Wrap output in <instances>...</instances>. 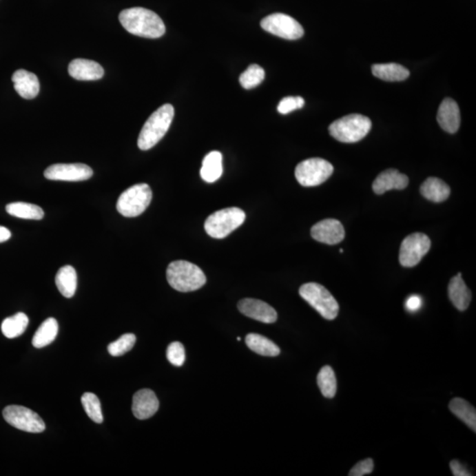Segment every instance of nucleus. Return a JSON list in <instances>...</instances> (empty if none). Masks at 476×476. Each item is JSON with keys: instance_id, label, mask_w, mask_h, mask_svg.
<instances>
[{"instance_id": "obj_1", "label": "nucleus", "mask_w": 476, "mask_h": 476, "mask_svg": "<svg viewBox=\"0 0 476 476\" xmlns=\"http://www.w3.org/2000/svg\"><path fill=\"white\" fill-rule=\"evenodd\" d=\"M119 21L129 33L146 39H159L166 31L159 15L146 8L125 9L119 14Z\"/></svg>"}, {"instance_id": "obj_2", "label": "nucleus", "mask_w": 476, "mask_h": 476, "mask_svg": "<svg viewBox=\"0 0 476 476\" xmlns=\"http://www.w3.org/2000/svg\"><path fill=\"white\" fill-rule=\"evenodd\" d=\"M175 110L172 104H165L149 116L145 123L138 138L141 150H149L156 146L167 134L174 118Z\"/></svg>"}, {"instance_id": "obj_3", "label": "nucleus", "mask_w": 476, "mask_h": 476, "mask_svg": "<svg viewBox=\"0 0 476 476\" xmlns=\"http://www.w3.org/2000/svg\"><path fill=\"white\" fill-rule=\"evenodd\" d=\"M167 280L173 289L180 292H191L206 284L203 271L196 265L185 260H176L167 269Z\"/></svg>"}, {"instance_id": "obj_4", "label": "nucleus", "mask_w": 476, "mask_h": 476, "mask_svg": "<svg viewBox=\"0 0 476 476\" xmlns=\"http://www.w3.org/2000/svg\"><path fill=\"white\" fill-rule=\"evenodd\" d=\"M371 119L360 114L342 116L329 126L331 136L343 143L360 141L370 132Z\"/></svg>"}, {"instance_id": "obj_5", "label": "nucleus", "mask_w": 476, "mask_h": 476, "mask_svg": "<svg viewBox=\"0 0 476 476\" xmlns=\"http://www.w3.org/2000/svg\"><path fill=\"white\" fill-rule=\"evenodd\" d=\"M245 220V213L240 208H225L207 217L205 230L211 238L223 239L240 227Z\"/></svg>"}, {"instance_id": "obj_6", "label": "nucleus", "mask_w": 476, "mask_h": 476, "mask_svg": "<svg viewBox=\"0 0 476 476\" xmlns=\"http://www.w3.org/2000/svg\"><path fill=\"white\" fill-rule=\"evenodd\" d=\"M299 294L326 320H333L338 316L339 304L324 286L316 282L305 283L299 289Z\"/></svg>"}, {"instance_id": "obj_7", "label": "nucleus", "mask_w": 476, "mask_h": 476, "mask_svg": "<svg viewBox=\"0 0 476 476\" xmlns=\"http://www.w3.org/2000/svg\"><path fill=\"white\" fill-rule=\"evenodd\" d=\"M152 190L147 184H138L125 190L118 198L116 210L125 217H136L147 209L152 200Z\"/></svg>"}, {"instance_id": "obj_8", "label": "nucleus", "mask_w": 476, "mask_h": 476, "mask_svg": "<svg viewBox=\"0 0 476 476\" xmlns=\"http://www.w3.org/2000/svg\"><path fill=\"white\" fill-rule=\"evenodd\" d=\"M333 166L327 160L311 158L302 161L295 170L296 180L304 187L323 184L332 176Z\"/></svg>"}, {"instance_id": "obj_9", "label": "nucleus", "mask_w": 476, "mask_h": 476, "mask_svg": "<svg viewBox=\"0 0 476 476\" xmlns=\"http://www.w3.org/2000/svg\"><path fill=\"white\" fill-rule=\"evenodd\" d=\"M3 416L12 427L30 433H41L45 430V424L39 415L25 406L12 405L3 411Z\"/></svg>"}, {"instance_id": "obj_10", "label": "nucleus", "mask_w": 476, "mask_h": 476, "mask_svg": "<svg viewBox=\"0 0 476 476\" xmlns=\"http://www.w3.org/2000/svg\"><path fill=\"white\" fill-rule=\"evenodd\" d=\"M261 28L267 32L287 40H296L304 36L302 25L284 14H273L261 21Z\"/></svg>"}, {"instance_id": "obj_11", "label": "nucleus", "mask_w": 476, "mask_h": 476, "mask_svg": "<svg viewBox=\"0 0 476 476\" xmlns=\"http://www.w3.org/2000/svg\"><path fill=\"white\" fill-rule=\"evenodd\" d=\"M431 247V239L424 233L417 232L406 236L400 245V265L405 267H415L428 253Z\"/></svg>"}, {"instance_id": "obj_12", "label": "nucleus", "mask_w": 476, "mask_h": 476, "mask_svg": "<svg viewBox=\"0 0 476 476\" xmlns=\"http://www.w3.org/2000/svg\"><path fill=\"white\" fill-rule=\"evenodd\" d=\"M92 176V169L83 163H59L48 167L44 172L47 179L54 181H85Z\"/></svg>"}, {"instance_id": "obj_13", "label": "nucleus", "mask_w": 476, "mask_h": 476, "mask_svg": "<svg viewBox=\"0 0 476 476\" xmlns=\"http://www.w3.org/2000/svg\"><path fill=\"white\" fill-rule=\"evenodd\" d=\"M312 238L323 244H339L345 238V229L342 223L335 219H326L316 223L311 230Z\"/></svg>"}, {"instance_id": "obj_14", "label": "nucleus", "mask_w": 476, "mask_h": 476, "mask_svg": "<svg viewBox=\"0 0 476 476\" xmlns=\"http://www.w3.org/2000/svg\"><path fill=\"white\" fill-rule=\"evenodd\" d=\"M238 310L252 320L265 324H272L277 320V312L269 304L258 299H242L238 304Z\"/></svg>"}, {"instance_id": "obj_15", "label": "nucleus", "mask_w": 476, "mask_h": 476, "mask_svg": "<svg viewBox=\"0 0 476 476\" xmlns=\"http://www.w3.org/2000/svg\"><path fill=\"white\" fill-rule=\"evenodd\" d=\"M159 409V400L150 389H143L134 394L132 399V413L140 420L152 417Z\"/></svg>"}, {"instance_id": "obj_16", "label": "nucleus", "mask_w": 476, "mask_h": 476, "mask_svg": "<svg viewBox=\"0 0 476 476\" xmlns=\"http://www.w3.org/2000/svg\"><path fill=\"white\" fill-rule=\"evenodd\" d=\"M408 178L399 170L389 169L377 176L373 185L375 194H384L391 190H403L408 185Z\"/></svg>"}, {"instance_id": "obj_17", "label": "nucleus", "mask_w": 476, "mask_h": 476, "mask_svg": "<svg viewBox=\"0 0 476 476\" xmlns=\"http://www.w3.org/2000/svg\"><path fill=\"white\" fill-rule=\"evenodd\" d=\"M70 76L78 81H99L104 75L102 65L88 59H74L68 66Z\"/></svg>"}, {"instance_id": "obj_18", "label": "nucleus", "mask_w": 476, "mask_h": 476, "mask_svg": "<svg viewBox=\"0 0 476 476\" xmlns=\"http://www.w3.org/2000/svg\"><path fill=\"white\" fill-rule=\"evenodd\" d=\"M437 121L441 128L449 134L458 132L460 125V112L458 104L452 99H446L438 109Z\"/></svg>"}, {"instance_id": "obj_19", "label": "nucleus", "mask_w": 476, "mask_h": 476, "mask_svg": "<svg viewBox=\"0 0 476 476\" xmlns=\"http://www.w3.org/2000/svg\"><path fill=\"white\" fill-rule=\"evenodd\" d=\"M14 90L22 99H36L40 91V83L37 75L23 69H20L12 74Z\"/></svg>"}, {"instance_id": "obj_20", "label": "nucleus", "mask_w": 476, "mask_h": 476, "mask_svg": "<svg viewBox=\"0 0 476 476\" xmlns=\"http://www.w3.org/2000/svg\"><path fill=\"white\" fill-rule=\"evenodd\" d=\"M448 294L451 302L459 311H466L470 304L472 294L462 279V273L450 280Z\"/></svg>"}, {"instance_id": "obj_21", "label": "nucleus", "mask_w": 476, "mask_h": 476, "mask_svg": "<svg viewBox=\"0 0 476 476\" xmlns=\"http://www.w3.org/2000/svg\"><path fill=\"white\" fill-rule=\"evenodd\" d=\"M421 194L427 200L440 203L450 196L451 189L448 185L437 178H428L421 185Z\"/></svg>"}, {"instance_id": "obj_22", "label": "nucleus", "mask_w": 476, "mask_h": 476, "mask_svg": "<svg viewBox=\"0 0 476 476\" xmlns=\"http://www.w3.org/2000/svg\"><path fill=\"white\" fill-rule=\"evenodd\" d=\"M223 172V154L218 151L207 154L203 162L200 176L205 182L214 183L222 176Z\"/></svg>"}, {"instance_id": "obj_23", "label": "nucleus", "mask_w": 476, "mask_h": 476, "mask_svg": "<svg viewBox=\"0 0 476 476\" xmlns=\"http://www.w3.org/2000/svg\"><path fill=\"white\" fill-rule=\"evenodd\" d=\"M56 285L59 291L66 298L74 296L77 289V273L72 266H65L58 271Z\"/></svg>"}, {"instance_id": "obj_24", "label": "nucleus", "mask_w": 476, "mask_h": 476, "mask_svg": "<svg viewBox=\"0 0 476 476\" xmlns=\"http://www.w3.org/2000/svg\"><path fill=\"white\" fill-rule=\"evenodd\" d=\"M371 71L375 77L386 81H405L411 74L404 66L395 64V63L373 65Z\"/></svg>"}, {"instance_id": "obj_25", "label": "nucleus", "mask_w": 476, "mask_h": 476, "mask_svg": "<svg viewBox=\"0 0 476 476\" xmlns=\"http://www.w3.org/2000/svg\"><path fill=\"white\" fill-rule=\"evenodd\" d=\"M59 333V324L55 318H49L43 321L33 337L32 344L34 348L42 349L54 342Z\"/></svg>"}, {"instance_id": "obj_26", "label": "nucleus", "mask_w": 476, "mask_h": 476, "mask_svg": "<svg viewBox=\"0 0 476 476\" xmlns=\"http://www.w3.org/2000/svg\"><path fill=\"white\" fill-rule=\"evenodd\" d=\"M245 342L251 351L263 356H277L280 355L279 346L272 340L260 334L250 333L245 338Z\"/></svg>"}, {"instance_id": "obj_27", "label": "nucleus", "mask_w": 476, "mask_h": 476, "mask_svg": "<svg viewBox=\"0 0 476 476\" xmlns=\"http://www.w3.org/2000/svg\"><path fill=\"white\" fill-rule=\"evenodd\" d=\"M449 408L453 415H455L475 433L476 411L470 403L462 398H455L451 400Z\"/></svg>"}, {"instance_id": "obj_28", "label": "nucleus", "mask_w": 476, "mask_h": 476, "mask_svg": "<svg viewBox=\"0 0 476 476\" xmlns=\"http://www.w3.org/2000/svg\"><path fill=\"white\" fill-rule=\"evenodd\" d=\"M6 212L17 218L27 220H42L44 212L37 205L26 203H14L6 207Z\"/></svg>"}, {"instance_id": "obj_29", "label": "nucleus", "mask_w": 476, "mask_h": 476, "mask_svg": "<svg viewBox=\"0 0 476 476\" xmlns=\"http://www.w3.org/2000/svg\"><path fill=\"white\" fill-rule=\"evenodd\" d=\"M28 318L26 314L19 312L14 316L6 318L1 324L3 334L8 339L17 338L26 331Z\"/></svg>"}, {"instance_id": "obj_30", "label": "nucleus", "mask_w": 476, "mask_h": 476, "mask_svg": "<svg viewBox=\"0 0 476 476\" xmlns=\"http://www.w3.org/2000/svg\"><path fill=\"white\" fill-rule=\"evenodd\" d=\"M318 386L321 393L326 398L332 399L335 396L337 391V380L335 373L330 366H324L321 369L317 377Z\"/></svg>"}, {"instance_id": "obj_31", "label": "nucleus", "mask_w": 476, "mask_h": 476, "mask_svg": "<svg viewBox=\"0 0 476 476\" xmlns=\"http://www.w3.org/2000/svg\"><path fill=\"white\" fill-rule=\"evenodd\" d=\"M81 403L88 417L96 424H102L103 416L99 397L91 393H84L81 397Z\"/></svg>"}, {"instance_id": "obj_32", "label": "nucleus", "mask_w": 476, "mask_h": 476, "mask_svg": "<svg viewBox=\"0 0 476 476\" xmlns=\"http://www.w3.org/2000/svg\"><path fill=\"white\" fill-rule=\"evenodd\" d=\"M265 79V71L261 66L251 65L239 78L241 86L245 90H251L258 86Z\"/></svg>"}, {"instance_id": "obj_33", "label": "nucleus", "mask_w": 476, "mask_h": 476, "mask_svg": "<svg viewBox=\"0 0 476 476\" xmlns=\"http://www.w3.org/2000/svg\"><path fill=\"white\" fill-rule=\"evenodd\" d=\"M136 342V336L132 333H125L116 342L110 343L108 351L112 356H121L130 351Z\"/></svg>"}, {"instance_id": "obj_34", "label": "nucleus", "mask_w": 476, "mask_h": 476, "mask_svg": "<svg viewBox=\"0 0 476 476\" xmlns=\"http://www.w3.org/2000/svg\"><path fill=\"white\" fill-rule=\"evenodd\" d=\"M167 358L172 365L180 367L185 361V351L180 342H173L167 349Z\"/></svg>"}, {"instance_id": "obj_35", "label": "nucleus", "mask_w": 476, "mask_h": 476, "mask_svg": "<svg viewBox=\"0 0 476 476\" xmlns=\"http://www.w3.org/2000/svg\"><path fill=\"white\" fill-rule=\"evenodd\" d=\"M304 106V100L301 96H288L280 101L277 110L280 114L286 115L294 112L296 110L302 109Z\"/></svg>"}, {"instance_id": "obj_36", "label": "nucleus", "mask_w": 476, "mask_h": 476, "mask_svg": "<svg viewBox=\"0 0 476 476\" xmlns=\"http://www.w3.org/2000/svg\"><path fill=\"white\" fill-rule=\"evenodd\" d=\"M374 469L373 460L369 458L358 462L349 472V476H362L371 474Z\"/></svg>"}, {"instance_id": "obj_37", "label": "nucleus", "mask_w": 476, "mask_h": 476, "mask_svg": "<svg viewBox=\"0 0 476 476\" xmlns=\"http://www.w3.org/2000/svg\"><path fill=\"white\" fill-rule=\"evenodd\" d=\"M451 471L455 476H471L472 474L468 472V469L462 464L458 460H452L450 463Z\"/></svg>"}, {"instance_id": "obj_38", "label": "nucleus", "mask_w": 476, "mask_h": 476, "mask_svg": "<svg viewBox=\"0 0 476 476\" xmlns=\"http://www.w3.org/2000/svg\"><path fill=\"white\" fill-rule=\"evenodd\" d=\"M422 300L421 296L413 295L409 296L406 301V308L408 311L415 312L422 307Z\"/></svg>"}, {"instance_id": "obj_39", "label": "nucleus", "mask_w": 476, "mask_h": 476, "mask_svg": "<svg viewBox=\"0 0 476 476\" xmlns=\"http://www.w3.org/2000/svg\"><path fill=\"white\" fill-rule=\"evenodd\" d=\"M11 231L6 227L0 226V242L8 241L11 238Z\"/></svg>"}]
</instances>
